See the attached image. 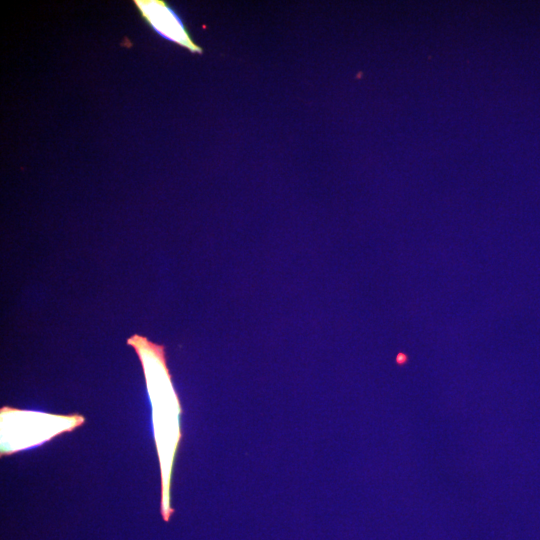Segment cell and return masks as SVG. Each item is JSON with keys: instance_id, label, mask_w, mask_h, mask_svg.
Listing matches in <instances>:
<instances>
[{"instance_id": "2", "label": "cell", "mask_w": 540, "mask_h": 540, "mask_svg": "<svg viewBox=\"0 0 540 540\" xmlns=\"http://www.w3.org/2000/svg\"><path fill=\"white\" fill-rule=\"evenodd\" d=\"M84 420L78 414L55 415L5 406L1 409V455L39 446Z\"/></svg>"}, {"instance_id": "1", "label": "cell", "mask_w": 540, "mask_h": 540, "mask_svg": "<svg viewBox=\"0 0 540 540\" xmlns=\"http://www.w3.org/2000/svg\"><path fill=\"white\" fill-rule=\"evenodd\" d=\"M127 344L138 354L152 405L154 438L161 468V515L168 522L174 513L169 487L174 455L181 438V408L166 367L164 347L137 334L130 337Z\"/></svg>"}, {"instance_id": "3", "label": "cell", "mask_w": 540, "mask_h": 540, "mask_svg": "<svg viewBox=\"0 0 540 540\" xmlns=\"http://www.w3.org/2000/svg\"><path fill=\"white\" fill-rule=\"evenodd\" d=\"M141 17L161 37L189 50L202 53V48L191 38L190 33L175 11L162 0H134Z\"/></svg>"}]
</instances>
